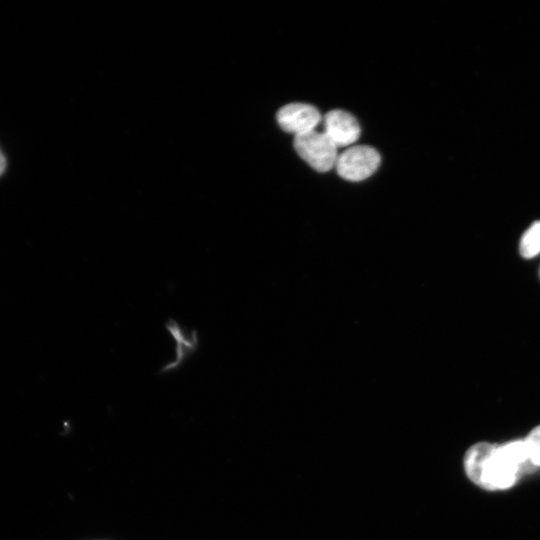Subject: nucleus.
Wrapping results in <instances>:
<instances>
[{"instance_id": "1a4fd4ad", "label": "nucleus", "mask_w": 540, "mask_h": 540, "mask_svg": "<svg viewBox=\"0 0 540 540\" xmlns=\"http://www.w3.org/2000/svg\"><path fill=\"white\" fill-rule=\"evenodd\" d=\"M5 166H6V161L3 154L0 151V175L4 172Z\"/></svg>"}, {"instance_id": "0eeeda50", "label": "nucleus", "mask_w": 540, "mask_h": 540, "mask_svg": "<svg viewBox=\"0 0 540 540\" xmlns=\"http://www.w3.org/2000/svg\"><path fill=\"white\" fill-rule=\"evenodd\" d=\"M519 251L524 258H533L540 253V221L534 222L523 234Z\"/></svg>"}, {"instance_id": "f03ea898", "label": "nucleus", "mask_w": 540, "mask_h": 540, "mask_svg": "<svg viewBox=\"0 0 540 540\" xmlns=\"http://www.w3.org/2000/svg\"><path fill=\"white\" fill-rule=\"evenodd\" d=\"M294 148L303 160L319 172L329 171L336 164L337 146L324 132L312 130L295 135Z\"/></svg>"}, {"instance_id": "39448f33", "label": "nucleus", "mask_w": 540, "mask_h": 540, "mask_svg": "<svg viewBox=\"0 0 540 540\" xmlns=\"http://www.w3.org/2000/svg\"><path fill=\"white\" fill-rule=\"evenodd\" d=\"M324 133L337 147H344L356 142L360 135V126L356 118L343 110H332L325 114Z\"/></svg>"}, {"instance_id": "20e7f679", "label": "nucleus", "mask_w": 540, "mask_h": 540, "mask_svg": "<svg viewBox=\"0 0 540 540\" xmlns=\"http://www.w3.org/2000/svg\"><path fill=\"white\" fill-rule=\"evenodd\" d=\"M276 118L284 131L299 135L315 130L321 120V115L313 105L290 103L278 110Z\"/></svg>"}, {"instance_id": "6e6552de", "label": "nucleus", "mask_w": 540, "mask_h": 540, "mask_svg": "<svg viewBox=\"0 0 540 540\" xmlns=\"http://www.w3.org/2000/svg\"><path fill=\"white\" fill-rule=\"evenodd\" d=\"M524 441L530 465L540 466V425L534 428Z\"/></svg>"}, {"instance_id": "f257e3e1", "label": "nucleus", "mask_w": 540, "mask_h": 540, "mask_svg": "<svg viewBox=\"0 0 540 540\" xmlns=\"http://www.w3.org/2000/svg\"><path fill=\"white\" fill-rule=\"evenodd\" d=\"M464 467L470 480L488 490L510 488L524 470L508 455L503 445L484 442L467 450Z\"/></svg>"}, {"instance_id": "7ed1b4c3", "label": "nucleus", "mask_w": 540, "mask_h": 540, "mask_svg": "<svg viewBox=\"0 0 540 540\" xmlns=\"http://www.w3.org/2000/svg\"><path fill=\"white\" fill-rule=\"evenodd\" d=\"M380 164L376 149L367 145H356L342 152L336 160L337 173L344 179L358 182L371 176Z\"/></svg>"}, {"instance_id": "423d86ee", "label": "nucleus", "mask_w": 540, "mask_h": 540, "mask_svg": "<svg viewBox=\"0 0 540 540\" xmlns=\"http://www.w3.org/2000/svg\"><path fill=\"white\" fill-rule=\"evenodd\" d=\"M166 329L176 343V357L173 362L166 364L161 369L162 373L178 369L198 348V335L195 330L185 331L174 319H169L166 323Z\"/></svg>"}]
</instances>
